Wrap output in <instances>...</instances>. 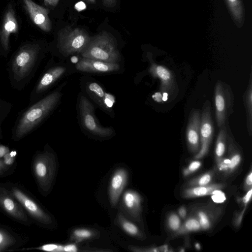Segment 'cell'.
Segmentation results:
<instances>
[{"instance_id":"obj_1","label":"cell","mask_w":252,"mask_h":252,"mask_svg":"<svg viewBox=\"0 0 252 252\" xmlns=\"http://www.w3.org/2000/svg\"><path fill=\"white\" fill-rule=\"evenodd\" d=\"M61 97V89L56 90L26 111L17 125L15 139L22 138L36 127L57 106Z\"/></svg>"},{"instance_id":"obj_2","label":"cell","mask_w":252,"mask_h":252,"mask_svg":"<svg viewBox=\"0 0 252 252\" xmlns=\"http://www.w3.org/2000/svg\"><path fill=\"white\" fill-rule=\"evenodd\" d=\"M81 54L83 58L107 63H119L121 61V55L116 40L106 31L91 38Z\"/></svg>"},{"instance_id":"obj_3","label":"cell","mask_w":252,"mask_h":252,"mask_svg":"<svg viewBox=\"0 0 252 252\" xmlns=\"http://www.w3.org/2000/svg\"><path fill=\"white\" fill-rule=\"evenodd\" d=\"M58 48L64 56L81 54L89 44L91 37L84 30L66 27L58 34Z\"/></svg>"},{"instance_id":"obj_4","label":"cell","mask_w":252,"mask_h":252,"mask_svg":"<svg viewBox=\"0 0 252 252\" xmlns=\"http://www.w3.org/2000/svg\"><path fill=\"white\" fill-rule=\"evenodd\" d=\"M57 162L55 155L48 151L37 154L33 160V174L39 189L43 192L51 188L55 177Z\"/></svg>"},{"instance_id":"obj_5","label":"cell","mask_w":252,"mask_h":252,"mask_svg":"<svg viewBox=\"0 0 252 252\" xmlns=\"http://www.w3.org/2000/svg\"><path fill=\"white\" fill-rule=\"evenodd\" d=\"M234 96L229 86L218 80L214 89L215 117L220 128L226 125L228 117L232 112Z\"/></svg>"},{"instance_id":"obj_6","label":"cell","mask_w":252,"mask_h":252,"mask_svg":"<svg viewBox=\"0 0 252 252\" xmlns=\"http://www.w3.org/2000/svg\"><path fill=\"white\" fill-rule=\"evenodd\" d=\"M79 110L81 125L87 131L100 137H108L113 134L114 130L112 127H103L98 123L94 115V105L82 94L80 96Z\"/></svg>"},{"instance_id":"obj_7","label":"cell","mask_w":252,"mask_h":252,"mask_svg":"<svg viewBox=\"0 0 252 252\" xmlns=\"http://www.w3.org/2000/svg\"><path fill=\"white\" fill-rule=\"evenodd\" d=\"M39 50L38 44H26L17 52L12 64L13 76L17 81H21L31 72Z\"/></svg>"},{"instance_id":"obj_8","label":"cell","mask_w":252,"mask_h":252,"mask_svg":"<svg viewBox=\"0 0 252 252\" xmlns=\"http://www.w3.org/2000/svg\"><path fill=\"white\" fill-rule=\"evenodd\" d=\"M214 132V123L211 115L210 102L206 100L204 103L201 114L200 129V148L194 158L200 159L208 153Z\"/></svg>"},{"instance_id":"obj_9","label":"cell","mask_w":252,"mask_h":252,"mask_svg":"<svg viewBox=\"0 0 252 252\" xmlns=\"http://www.w3.org/2000/svg\"><path fill=\"white\" fill-rule=\"evenodd\" d=\"M10 191L33 219L42 224L49 225L52 223L51 216L24 191L16 187L11 188Z\"/></svg>"},{"instance_id":"obj_10","label":"cell","mask_w":252,"mask_h":252,"mask_svg":"<svg viewBox=\"0 0 252 252\" xmlns=\"http://www.w3.org/2000/svg\"><path fill=\"white\" fill-rule=\"evenodd\" d=\"M149 71L153 77L159 79L160 92L174 99L178 90L174 73L165 66L154 62H151Z\"/></svg>"},{"instance_id":"obj_11","label":"cell","mask_w":252,"mask_h":252,"mask_svg":"<svg viewBox=\"0 0 252 252\" xmlns=\"http://www.w3.org/2000/svg\"><path fill=\"white\" fill-rule=\"evenodd\" d=\"M201 112L198 109L192 108L188 119L186 138L189 151L196 154L200 150V129Z\"/></svg>"},{"instance_id":"obj_12","label":"cell","mask_w":252,"mask_h":252,"mask_svg":"<svg viewBox=\"0 0 252 252\" xmlns=\"http://www.w3.org/2000/svg\"><path fill=\"white\" fill-rule=\"evenodd\" d=\"M0 206L10 217L23 223L28 221L23 208L10 190L0 186Z\"/></svg>"},{"instance_id":"obj_13","label":"cell","mask_w":252,"mask_h":252,"mask_svg":"<svg viewBox=\"0 0 252 252\" xmlns=\"http://www.w3.org/2000/svg\"><path fill=\"white\" fill-rule=\"evenodd\" d=\"M75 67L78 71L92 73H114L121 68L119 63H107L83 57Z\"/></svg>"},{"instance_id":"obj_14","label":"cell","mask_w":252,"mask_h":252,"mask_svg":"<svg viewBox=\"0 0 252 252\" xmlns=\"http://www.w3.org/2000/svg\"><path fill=\"white\" fill-rule=\"evenodd\" d=\"M24 7L32 22L44 32H49L51 23L48 16L49 10L35 3L32 0H22Z\"/></svg>"},{"instance_id":"obj_15","label":"cell","mask_w":252,"mask_h":252,"mask_svg":"<svg viewBox=\"0 0 252 252\" xmlns=\"http://www.w3.org/2000/svg\"><path fill=\"white\" fill-rule=\"evenodd\" d=\"M192 213L200 223L201 230H208L215 223L220 215L221 209L211 205H201L194 207Z\"/></svg>"},{"instance_id":"obj_16","label":"cell","mask_w":252,"mask_h":252,"mask_svg":"<svg viewBox=\"0 0 252 252\" xmlns=\"http://www.w3.org/2000/svg\"><path fill=\"white\" fill-rule=\"evenodd\" d=\"M18 30V25L14 11L9 5L4 15L0 30V41L6 51L9 49V39L11 33H16Z\"/></svg>"},{"instance_id":"obj_17","label":"cell","mask_w":252,"mask_h":252,"mask_svg":"<svg viewBox=\"0 0 252 252\" xmlns=\"http://www.w3.org/2000/svg\"><path fill=\"white\" fill-rule=\"evenodd\" d=\"M86 90L90 97L101 108L109 111L115 102V97L106 93L101 86L94 81L87 82Z\"/></svg>"},{"instance_id":"obj_18","label":"cell","mask_w":252,"mask_h":252,"mask_svg":"<svg viewBox=\"0 0 252 252\" xmlns=\"http://www.w3.org/2000/svg\"><path fill=\"white\" fill-rule=\"evenodd\" d=\"M127 178V172L123 168H119L114 172L109 187V196L112 206H114L118 202L126 185Z\"/></svg>"},{"instance_id":"obj_19","label":"cell","mask_w":252,"mask_h":252,"mask_svg":"<svg viewBox=\"0 0 252 252\" xmlns=\"http://www.w3.org/2000/svg\"><path fill=\"white\" fill-rule=\"evenodd\" d=\"M227 141L228 143L229 158L228 159L223 158L217 164L220 170L228 174L233 172L238 166L241 160V156L232 137L228 134V132Z\"/></svg>"},{"instance_id":"obj_20","label":"cell","mask_w":252,"mask_h":252,"mask_svg":"<svg viewBox=\"0 0 252 252\" xmlns=\"http://www.w3.org/2000/svg\"><path fill=\"white\" fill-rule=\"evenodd\" d=\"M67 68L64 65H58L48 70L42 76L36 87V92L41 93L47 90L66 73Z\"/></svg>"},{"instance_id":"obj_21","label":"cell","mask_w":252,"mask_h":252,"mask_svg":"<svg viewBox=\"0 0 252 252\" xmlns=\"http://www.w3.org/2000/svg\"><path fill=\"white\" fill-rule=\"evenodd\" d=\"M141 202V196L135 191L128 190L123 195V203L125 208L132 218L137 220L140 219Z\"/></svg>"},{"instance_id":"obj_22","label":"cell","mask_w":252,"mask_h":252,"mask_svg":"<svg viewBox=\"0 0 252 252\" xmlns=\"http://www.w3.org/2000/svg\"><path fill=\"white\" fill-rule=\"evenodd\" d=\"M225 186L224 184L214 183L202 186L189 187L183 191L182 196L185 198H192L213 195L220 190Z\"/></svg>"},{"instance_id":"obj_23","label":"cell","mask_w":252,"mask_h":252,"mask_svg":"<svg viewBox=\"0 0 252 252\" xmlns=\"http://www.w3.org/2000/svg\"><path fill=\"white\" fill-rule=\"evenodd\" d=\"M252 74L250 75L247 88L243 95L246 112L247 127L250 136L252 134Z\"/></svg>"},{"instance_id":"obj_24","label":"cell","mask_w":252,"mask_h":252,"mask_svg":"<svg viewBox=\"0 0 252 252\" xmlns=\"http://www.w3.org/2000/svg\"><path fill=\"white\" fill-rule=\"evenodd\" d=\"M234 21L238 27L244 21V10L242 0H225Z\"/></svg>"},{"instance_id":"obj_25","label":"cell","mask_w":252,"mask_h":252,"mask_svg":"<svg viewBox=\"0 0 252 252\" xmlns=\"http://www.w3.org/2000/svg\"><path fill=\"white\" fill-rule=\"evenodd\" d=\"M227 127L224 125L219 128L215 146V159L219 162L223 158L227 142Z\"/></svg>"},{"instance_id":"obj_26","label":"cell","mask_w":252,"mask_h":252,"mask_svg":"<svg viewBox=\"0 0 252 252\" xmlns=\"http://www.w3.org/2000/svg\"><path fill=\"white\" fill-rule=\"evenodd\" d=\"M201 230L200 223L196 216L191 213L189 216L181 224L178 230L175 231L174 237L184 235L189 232L197 231Z\"/></svg>"},{"instance_id":"obj_27","label":"cell","mask_w":252,"mask_h":252,"mask_svg":"<svg viewBox=\"0 0 252 252\" xmlns=\"http://www.w3.org/2000/svg\"><path fill=\"white\" fill-rule=\"evenodd\" d=\"M118 220L122 228L128 235L137 238H142L143 235L138 228L122 214L118 215Z\"/></svg>"},{"instance_id":"obj_28","label":"cell","mask_w":252,"mask_h":252,"mask_svg":"<svg viewBox=\"0 0 252 252\" xmlns=\"http://www.w3.org/2000/svg\"><path fill=\"white\" fill-rule=\"evenodd\" d=\"M215 171L212 170L193 178L190 180L187 184L189 187L202 186L211 184L214 178Z\"/></svg>"},{"instance_id":"obj_29","label":"cell","mask_w":252,"mask_h":252,"mask_svg":"<svg viewBox=\"0 0 252 252\" xmlns=\"http://www.w3.org/2000/svg\"><path fill=\"white\" fill-rule=\"evenodd\" d=\"M15 243V238L7 231L0 229V251L8 248Z\"/></svg>"},{"instance_id":"obj_30","label":"cell","mask_w":252,"mask_h":252,"mask_svg":"<svg viewBox=\"0 0 252 252\" xmlns=\"http://www.w3.org/2000/svg\"><path fill=\"white\" fill-rule=\"evenodd\" d=\"M93 235L94 233L91 230L85 228H79L73 230L71 237L76 242H80L92 238Z\"/></svg>"},{"instance_id":"obj_31","label":"cell","mask_w":252,"mask_h":252,"mask_svg":"<svg viewBox=\"0 0 252 252\" xmlns=\"http://www.w3.org/2000/svg\"><path fill=\"white\" fill-rule=\"evenodd\" d=\"M167 224L169 228L171 230L176 231L181 225L179 216L175 213H171L168 217Z\"/></svg>"},{"instance_id":"obj_32","label":"cell","mask_w":252,"mask_h":252,"mask_svg":"<svg viewBox=\"0 0 252 252\" xmlns=\"http://www.w3.org/2000/svg\"><path fill=\"white\" fill-rule=\"evenodd\" d=\"M36 249L48 252H64V247L62 245L55 244H45Z\"/></svg>"},{"instance_id":"obj_33","label":"cell","mask_w":252,"mask_h":252,"mask_svg":"<svg viewBox=\"0 0 252 252\" xmlns=\"http://www.w3.org/2000/svg\"><path fill=\"white\" fill-rule=\"evenodd\" d=\"M201 165L199 161H192L189 165L184 169L183 175L184 176H187L197 170Z\"/></svg>"},{"instance_id":"obj_34","label":"cell","mask_w":252,"mask_h":252,"mask_svg":"<svg viewBox=\"0 0 252 252\" xmlns=\"http://www.w3.org/2000/svg\"><path fill=\"white\" fill-rule=\"evenodd\" d=\"M13 153L8 152L3 157L4 158L3 161L6 166L10 165L13 162L15 155L13 154Z\"/></svg>"},{"instance_id":"obj_35","label":"cell","mask_w":252,"mask_h":252,"mask_svg":"<svg viewBox=\"0 0 252 252\" xmlns=\"http://www.w3.org/2000/svg\"><path fill=\"white\" fill-rule=\"evenodd\" d=\"M252 172L250 170L249 173L247 175L245 183H244V189L246 190H248L252 188Z\"/></svg>"},{"instance_id":"obj_36","label":"cell","mask_w":252,"mask_h":252,"mask_svg":"<svg viewBox=\"0 0 252 252\" xmlns=\"http://www.w3.org/2000/svg\"><path fill=\"white\" fill-rule=\"evenodd\" d=\"M252 189L251 188L248 190L247 193L242 198V202L245 206L247 205L251 198L252 193Z\"/></svg>"},{"instance_id":"obj_37","label":"cell","mask_w":252,"mask_h":252,"mask_svg":"<svg viewBox=\"0 0 252 252\" xmlns=\"http://www.w3.org/2000/svg\"><path fill=\"white\" fill-rule=\"evenodd\" d=\"M103 4L108 8L114 7L117 3V0H102Z\"/></svg>"},{"instance_id":"obj_38","label":"cell","mask_w":252,"mask_h":252,"mask_svg":"<svg viewBox=\"0 0 252 252\" xmlns=\"http://www.w3.org/2000/svg\"><path fill=\"white\" fill-rule=\"evenodd\" d=\"M64 251L76 252L77 251V248L74 244H68L64 246Z\"/></svg>"},{"instance_id":"obj_39","label":"cell","mask_w":252,"mask_h":252,"mask_svg":"<svg viewBox=\"0 0 252 252\" xmlns=\"http://www.w3.org/2000/svg\"><path fill=\"white\" fill-rule=\"evenodd\" d=\"M187 210L185 207L182 206L178 210V216L182 219H186L187 217Z\"/></svg>"},{"instance_id":"obj_40","label":"cell","mask_w":252,"mask_h":252,"mask_svg":"<svg viewBox=\"0 0 252 252\" xmlns=\"http://www.w3.org/2000/svg\"><path fill=\"white\" fill-rule=\"evenodd\" d=\"M8 152H9V150L8 147L0 145V158L3 157Z\"/></svg>"},{"instance_id":"obj_41","label":"cell","mask_w":252,"mask_h":252,"mask_svg":"<svg viewBox=\"0 0 252 252\" xmlns=\"http://www.w3.org/2000/svg\"><path fill=\"white\" fill-rule=\"evenodd\" d=\"M75 8L80 11L86 8V5L83 2L80 1L75 4Z\"/></svg>"},{"instance_id":"obj_42","label":"cell","mask_w":252,"mask_h":252,"mask_svg":"<svg viewBox=\"0 0 252 252\" xmlns=\"http://www.w3.org/2000/svg\"><path fill=\"white\" fill-rule=\"evenodd\" d=\"M44 3L47 5L56 6L59 0H43Z\"/></svg>"},{"instance_id":"obj_43","label":"cell","mask_w":252,"mask_h":252,"mask_svg":"<svg viewBox=\"0 0 252 252\" xmlns=\"http://www.w3.org/2000/svg\"><path fill=\"white\" fill-rule=\"evenodd\" d=\"M5 169H6V165L3 161L0 158V173L4 172Z\"/></svg>"},{"instance_id":"obj_44","label":"cell","mask_w":252,"mask_h":252,"mask_svg":"<svg viewBox=\"0 0 252 252\" xmlns=\"http://www.w3.org/2000/svg\"><path fill=\"white\" fill-rule=\"evenodd\" d=\"M1 108H2V107H1V104L0 103V117L1 116V111H2ZM1 130H0V138H1Z\"/></svg>"},{"instance_id":"obj_45","label":"cell","mask_w":252,"mask_h":252,"mask_svg":"<svg viewBox=\"0 0 252 252\" xmlns=\"http://www.w3.org/2000/svg\"><path fill=\"white\" fill-rule=\"evenodd\" d=\"M91 2H94L95 0H90Z\"/></svg>"}]
</instances>
